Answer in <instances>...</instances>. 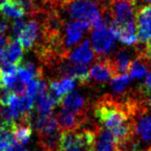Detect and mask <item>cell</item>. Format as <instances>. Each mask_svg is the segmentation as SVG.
Returning <instances> with one entry per match:
<instances>
[{"label": "cell", "mask_w": 151, "mask_h": 151, "mask_svg": "<svg viewBox=\"0 0 151 151\" xmlns=\"http://www.w3.org/2000/svg\"><path fill=\"white\" fill-rule=\"evenodd\" d=\"M95 125V124H94ZM96 133L93 128L62 131L56 151H95Z\"/></svg>", "instance_id": "1"}, {"label": "cell", "mask_w": 151, "mask_h": 151, "mask_svg": "<svg viewBox=\"0 0 151 151\" xmlns=\"http://www.w3.org/2000/svg\"><path fill=\"white\" fill-rule=\"evenodd\" d=\"M62 9L68 13L69 18L88 23L91 27L101 17L102 14L101 1L93 0H71Z\"/></svg>", "instance_id": "2"}, {"label": "cell", "mask_w": 151, "mask_h": 151, "mask_svg": "<svg viewBox=\"0 0 151 151\" xmlns=\"http://www.w3.org/2000/svg\"><path fill=\"white\" fill-rule=\"evenodd\" d=\"M106 2L117 26L134 24L136 5L131 0H106Z\"/></svg>", "instance_id": "3"}, {"label": "cell", "mask_w": 151, "mask_h": 151, "mask_svg": "<svg viewBox=\"0 0 151 151\" xmlns=\"http://www.w3.org/2000/svg\"><path fill=\"white\" fill-rule=\"evenodd\" d=\"M115 36L108 28L93 30L91 32V45L95 52V58L99 59L107 56L115 47Z\"/></svg>", "instance_id": "4"}, {"label": "cell", "mask_w": 151, "mask_h": 151, "mask_svg": "<svg viewBox=\"0 0 151 151\" xmlns=\"http://www.w3.org/2000/svg\"><path fill=\"white\" fill-rule=\"evenodd\" d=\"M135 19L138 40L145 43L151 37V4L142 5L136 9Z\"/></svg>", "instance_id": "5"}, {"label": "cell", "mask_w": 151, "mask_h": 151, "mask_svg": "<svg viewBox=\"0 0 151 151\" xmlns=\"http://www.w3.org/2000/svg\"><path fill=\"white\" fill-rule=\"evenodd\" d=\"M59 129L62 131H74L78 130L88 123V115H79L69 110L63 108L56 116Z\"/></svg>", "instance_id": "6"}, {"label": "cell", "mask_w": 151, "mask_h": 151, "mask_svg": "<svg viewBox=\"0 0 151 151\" xmlns=\"http://www.w3.org/2000/svg\"><path fill=\"white\" fill-rule=\"evenodd\" d=\"M107 59L112 68L114 77L128 72L133 62L132 52L127 48H119L112 56H107Z\"/></svg>", "instance_id": "7"}, {"label": "cell", "mask_w": 151, "mask_h": 151, "mask_svg": "<svg viewBox=\"0 0 151 151\" xmlns=\"http://www.w3.org/2000/svg\"><path fill=\"white\" fill-rule=\"evenodd\" d=\"M114 77L107 56L97 59L96 63L90 70V83L96 86H104Z\"/></svg>", "instance_id": "8"}, {"label": "cell", "mask_w": 151, "mask_h": 151, "mask_svg": "<svg viewBox=\"0 0 151 151\" xmlns=\"http://www.w3.org/2000/svg\"><path fill=\"white\" fill-rule=\"evenodd\" d=\"M151 71V56L145 50H137L136 57L131 64L130 78L141 79Z\"/></svg>", "instance_id": "9"}, {"label": "cell", "mask_w": 151, "mask_h": 151, "mask_svg": "<svg viewBox=\"0 0 151 151\" xmlns=\"http://www.w3.org/2000/svg\"><path fill=\"white\" fill-rule=\"evenodd\" d=\"M40 26L38 20L32 19L26 23V26L24 27L19 36L17 37L18 42H19L20 45L22 46L24 51H28L34 48L40 37Z\"/></svg>", "instance_id": "10"}, {"label": "cell", "mask_w": 151, "mask_h": 151, "mask_svg": "<svg viewBox=\"0 0 151 151\" xmlns=\"http://www.w3.org/2000/svg\"><path fill=\"white\" fill-rule=\"evenodd\" d=\"M59 105L79 115H88L90 108L88 101L78 91H71L70 93L67 94L61 99Z\"/></svg>", "instance_id": "11"}, {"label": "cell", "mask_w": 151, "mask_h": 151, "mask_svg": "<svg viewBox=\"0 0 151 151\" xmlns=\"http://www.w3.org/2000/svg\"><path fill=\"white\" fill-rule=\"evenodd\" d=\"M94 54L88 40H83L68 54V60L75 64H89L93 60Z\"/></svg>", "instance_id": "12"}, {"label": "cell", "mask_w": 151, "mask_h": 151, "mask_svg": "<svg viewBox=\"0 0 151 151\" xmlns=\"http://www.w3.org/2000/svg\"><path fill=\"white\" fill-rule=\"evenodd\" d=\"M23 48L20 45L18 40L14 39L12 36L9 37V42L7 45L4 56L0 64L3 63H10V64L16 65L17 67H19L23 60Z\"/></svg>", "instance_id": "13"}, {"label": "cell", "mask_w": 151, "mask_h": 151, "mask_svg": "<svg viewBox=\"0 0 151 151\" xmlns=\"http://www.w3.org/2000/svg\"><path fill=\"white\" fill-rule=\"evenodd\" d=\"M84 28L79 21L65 23L64 29V45L68 52L70 48L77 45L83 37Z\"/></svg>", "instance_id": "14"}, {"label": "cell", "mask_w": 151, "mask_h": 151, "mask_svg": "<svg viewBox=\"0 0 151 151\" xmlns=\"http://www.w3.org/2000/svg\"><path fill=\"white\" fill-rule=\"evenodd\" d=\"M35 127L39 137L50 135L60 130L58 127L56 116H54L52 113L46 114V115H40L36 119Z\"/></svg>", "instance_id": "15"}, {"label": "cell", "mask_w": 151, "mask_h": 151, "mask_svg": "<svg viewBox=\"0 0 151 151\" xmlns=\"http://www.w3.org/2000/svg\"><path fill=\"white\" fill-rule=\"evenodd\" d=\"M57 105H59V99L52 91L45 90L38 93V97L36 100V107L37 111L40 115L51 114Z\"/></svg>", "instance_id": "16"}, {"label": "cell", "mask_w": 151, "mask_h": 151, "mask_svg": "<svg viewBox=\"0 0 151 151\" xmlns=\"http://www.w3.org/2000/svg\"><path fill=\"white\" fill-rule=\"evenodd\" d=\"M49 87L51 91L59 99V104H60V101L63 97L73 91L75 88V83L73 78L63 77V78L51 79L49 82Z\"/></svg>", "instance_id": "17"}, {"label": "cell", "mask_w": 151, "mask_h": 151, "mask_svg": "<svg viewBox=\"0 0 151 151\" xmlns=\"http://www.w3.org/2000/svg\"><path fill=\"white\" fill-rule=\"evenodd\" d=\"M0 14L7 18H20L26 14L25 10L14 0H3L0 4Z\"/></svg>", "instance_id": "18"}, {"label": "cell", "mask_w": 151, "mask_h": 151, "mask_svg": "<svg viewBox=\"0 0 151 151\" xmlns=\"http://www.w3.org/2000/svg\"><path fill=\"white\" fill-rule=\"evenodd\" d=\"M13 124L0 123V150L1 151H5L17 143L13 134Z\"/></svg>", "instance_id": "19"}, {"label": "cell", "mask_w": 151, "mask_h": 151, "mask_svg": "<svg viewBox=\"0 0 151 151\" xmlns=\"http://www.w3.org/2000/svg\"><path fill=\"white\" fill-rule=\"evenodd\" d=\"M129 83H130V77L127 74H121L116 77H113L111 82H110V85H111L114 93L116 94V96L123 97L130 91L127 90Z\"/></svg>", "instance_id": "20"}, {"label": "cell", "mask_w": 151, "mask_h": 151, "mask_svg": "<svg viewBox=\"0 0 151 151\" xmlns=\"http://www.w3.org/2000/svg\"><path fill=\"white\" fill-rule=\"evenodd\" d=\"M34 109V97H31L29 95H22L19 97V103H18V110L21 114V116L25 114H30Z\"/></svg>", "instance_id": "21"}, {"label": "cell", "mask_w": 151, "mask_h": 151, "mask_svg": "<svg viewBox=\"0 0 151 151\" xmlns=\"http://www.w3.org/2000/svg\"><path fill=\"white\" fill-rule=\"evenodd\" d=\"M10 91L14 94L18 95V96H22V95L26 93V83H24L22 80H20L17 77V81L10 88Z\"/></svg>", "instance_id": "22"}, {"label": "cell", "mask_w": 151, "mask_h": 151, "mask_svg": "<svg viewBox=\"0 0 151 151\" xmlns=\"http://www.w3.org/2000/svg\"><path fill=\"white\" fill-rule=\"evenodd\" d=\"M40 78H35L26 85V93L31 97H35L39 93V85Z\"/></svg>", "instance_id": "23"}, {"label": "cell", "mask_w": 151, "mask_h": 151, "mask_svg": "<svg viewBox=\"0 0 151 151\" xmlns=\"http://www.w3.org/2000/svg\"><path fill=\"white\" fill-rule=\"evenodd\" d=\"M26 26V22L25 20L23 19H17V20H14V22L11 25V31H12V35H14V37H17L19 36V34L22 30L24 29V27Z\"/></svg>", "instance_id": "24"}, {"label": "cell", "mask_w": 151, "mask_h": 151, "mask_svg": "<svg viewBox=\"0 0 151 151\" xmlns=\"http://www.w3.org/2000/svg\"><path fill=\"white\" fill-rule=\"evenodd\" d=\"M17 75L18 78H19L20 80H22L23 82L26 83V84H28L31 80L35 79L34 76H33L30 72H29L28 70H26L24 68L20 67V65H19V68H18V69H17Z\"/></svg>", "instance_id": "25"}, {"label": "cell", "mask_w": 151, "mask_h": 151, "mask_svg": "<svg viewBox=\"0 0 151 151\" xmlns=\"http://www.w3.org/2000/svg\"><path fill=\"white\" fill-rule=\"evenodd\" d=\"M9 42V37H5L4 35L0 34V62L2 61L3 56H4V52L7 45Z\"/></svg>", "instance_id": "26"}, {"label": "cell", "mask_w": 151, "mask_h": 151, "mask_svg": "<svg viewBox=\"0 0 151 151\" xmlns=\"http://www.w3.org/2000/svg\"><path fill=\"white\" fill-rule=\"evenodd\" d=\"M11 28V23L9 18L3 17L0 20V34L1 35H5L6 32Z\"/></svg>", "instance_id": "27"}, {"label": "cell", "mask_w": 151, "mask_h": 151, "mask_svg": "<svg viewBox=\"0 0 151 151\" xmlns=\"http://www.w3.org/2000/svg\"><path fill=\"white\" fill-rule=\"evenodd\" d=\"M146 43V47H145V51L147 52V54L149 55V56H151V38L148 39V40L145 42Z\"/></svg>", "instance_id": "28"}, {"label": "cell", "mask_w": 151, "mask_h": 151, "mask_svg": "<svg viewBox=\"0 0 151 151\" xmlns=\"http://www.w3.org/2000/svg\"><path fill=\"white\" fill-rule=\"evenodd\" d=\"M5 151H14V146L9 147V148H8V149H6Z\"/></svg>", "instance_id": "29"}, {"label": "cell", "mask_w": 151, "mask_h": 151, "mask_svg": "<svg viewBox=\"0 0 151 151\" xmlns=\"http://www.w3.org/2000/svg\"><path fill=\"white\" fill-rule=\"evenodd\" d=\"M131 1H132V2H133V3H134V4H135V5H137V4H138V2L139 1V0H131Z\"/></svg>", "instance_id": "30"}, {"label": "cell", "mask_w": 151, "mask_h": 151, "mask_svg": "<svg viewBox=\"0 0 151 151\" xmlns=\"http://www.w3.org/2000/svg\"><path fill=\"white\" fill-rule=\"evenodd\" d=\"M143 1H145V2H148V3H150V4H151V0H143Z\"/></svg>", "instance_id": "31"}, {"label": "cell", "mask_w": 151, "mask_h": 151, "mask_svg": "<svg viewBox=\"0 0 151 151\" xmlns=\"http://www.w3.org/2000/svg\"><path fill=\"white\" fill-rule=\"evenodd\" d=\"M2 2H3V0H0V4H1Z\"/></svg>", "instance_id": "32"}, {"label": "cell", "mask_w": 151, "mask_h": 151, "mask_svg": "<svg viewBox=\"0 0 151 151\" xmlns=\"http://www.w3.org/2000/svg\"><path fill=\"white\" fill-rule=\"evenodd\" d=\"M133 151H138V150H133Z\"/></svg>", "instance_id": "33"}, {"label": "cell", "mask_w": 151, "mask_h": 151, "mask_svg": "<svg viewBox=\"0 0 151 151\" xmlns=\"http://www.w3.org/2000/svg\"><path fill=\"white\" fill-rule=\"evenodd\" d=\"M0 151H1V150H0Z\"/></svg>", "instance_id": "34"}]
</instances>
